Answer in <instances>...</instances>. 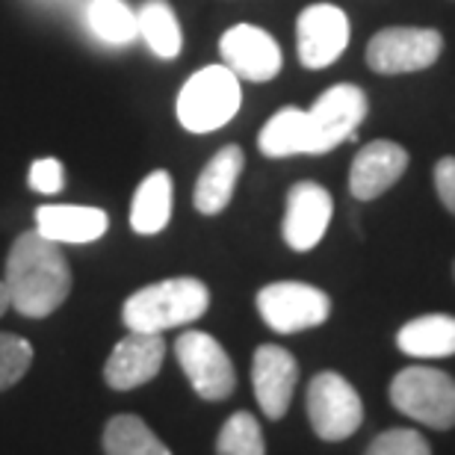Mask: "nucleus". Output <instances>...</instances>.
<instances>
[{"mask_svg": "<svg viewBox=\"0 0 455 455\" xmlns=\"http://www.w3.org/2000/svg\"><path fill=\"white\" fill-rule=\"evenodd\" d=\"M367 110L370 104L361 86L338 84L325 89L311 110L281 107L258 133V148L272 160L296 154H329L358 136Z\"/></svg>", "mask_w": 455, "mask_h": 455, "instance_id": "nucleus-1", "label": "nucleus"}, {"mask_svg": "<svg viewBox=\"0 0 455 455\" xmlns=\"http://www.w3.org/2000/svg\"><path fill=\"white\" fill-rule=\"evenodd\" d=\"M4 284L9 290V305L21 316H51L71 293V267L60 243L39 231H24L6 254Z\"/></svg>", "mask_w": 455, "mask_h": 455, "instance_id": "nucleus-2", "label": "nucleus"}, {"mask_svg": "<svg viewBox=\"0 0 455 455\" xmlns=\"http://www.w3.org/2000/svg\"><path fill=\"white\" fill-rule=\"evenodd\" d=\"M211 307V290L204 281L193 275L154 281V284L136 290L127 296L122 307V320L131 331L163 334L202 320Z\"/></svg>", "mask_w": 455, "mask_h": 455, "instance_id": "nucleus-3", "label": "nucleus"}, {"mask_svg": "<svg viewBox=\"0 0 455 455\" xmlns=\"http://www.w3.org/2000/svg\"><path fill=\"white\" fill-rule=\"evenodd\" d=\"M240 77L228 66H204L180 86L178 122L189 133H213L240 113Z\"/></svg>", "mask_w": 455, "mask_h": 455, "instance_id": "nucleus-4", "label": "nucleus"}, {"mask_svg": "<svg viewBox=\"0 0 455 455\" xmlns=\"http://www.w3.org/2000/svg\"><path fill=\"white\" fill-rule=\"evenodd\" d=\"M387 394L399 414L429 429L450 432L455 426V379L450 372L414 363L396 372Z\"/></svg>", "mask_w": 455, "mask_h": 455, "instance_id": "nucleus-5", "label": "nucleus"}, {"mask_svg": "<svg viewBox=\"0 0 455 455\" xmlns=\"http://www.w3.org/2000/svg\"><path fill=\"white\" fill-rule=\"evenodd\" d=\"M307 420L320 441L338 443L352 438L363 423V403L361 394L352 387V381H346L340 372L323 370L316 372L307 385Z\"/></svg>", "mask_w": 455, "mask_h": 455, "instance_id": "nucleus-6", "label": "nucleus"}, {"mask_svg": "<svg viewBox=\"0 0 455 455\" xmlns=\"http://www.w3.org/2000/svg\"><path fill=\"white\" fill-rule=\"evenodd\" d=\"M260 320L278 334H299L316 329L331 316V299L325 290L305 281H272L258 290Z\"/></svg>", "mask_w": 455, "mask_h": 455, "instance_id": "nucleus-7", "label": "nucleus"}, {"mask_svg": "<svg viewBox=\"0 0 455 455\" xmlns=\"http://www.w3.org/2000/svg\"><path fill=\"white\" fill-rule=\"evenodd\" d=\"M175 358L204 403H222L236 390V370L225 346L207 331L189 329L175 340Z\"/></svg>", "mask_w": 455, "mask_h": 455, "instance_id": "nucleus-8", "label": "nucleus"}, {"mask_svg": "<svg viewBox=\"0 0 455 455\" xmlns=\"http://www.w3.org/2000/svg\"><path fill=\"white\" fill-rule=\"evenodd\" d=\"M443 39L432 27H385L367 44V66L376 75H411L438 62Z\"/></svg>", "mask_w": 455, "mask_h": 455, "instance_id": "nucleus-9", "label": "nucleus"}, {"mask_svg": "<svg viewBox=\"0 0 455 455\" xmlns=\"http://www.w3.org/2000/svg\"><path fill=\"white\" fill-rule=\"evenodd\" d=\"M349 44V18L334 4H314L299 12L296 51L305 68H329Z\"/></svg>", "mask_w": 455, "mask_h": 455, "instance_id": "nucleus-10", "label": "nucleus"}, {"mask_svg": "<svg viewBox=\"0 0 455 455\" xmlns=\"http://www.w3.org/2000/svg\"><path fill=\"white\" fill-rule=\"evenodd\" d=\"M334 213L331 193L325 187H320L316 180H299L290 187L287 204H284V243L293 251H311L320 245V240L329 231Z\"/></svg>", "mask_w": 455, "mask_h": 455, "instance_id": "nucleus-11", "label": "nucleus"}, {"mask_svg": "<svg viewBox=\"0 0 455 455\" xmlns=\"http://www.w3.org/2000/svg\"><path fill=\"white\" fill-rule=\"evenodd\" d=\"M222 66H228L240 80L267 84L284 66L278 42L254 24H236L220 39Z\"/></svg>", "mask_w": 455, "mask_h": 455, "instance_id": "nucleus-12", "label": "nucleus"}, {"mask_svg": "<svg viewBox=\"0 0 455 455\" xmlns=\"http://www.w3.org/2000/svg\"><path fill=\"white\" fill-rule=\"evenodd\" d=\"M299 385V361L284 346L263 343L251 358V387L260 411L269 420H281L290 411Z\"/></svg>", "mask_w": 455, "mask_h": 455, "instance_id": "nucleus-13", "label": "nucleus"}, {"mask_svg": "<svg viewBox=\"0 0 455 455\" xmlns=\"http://www.w3.org/2000/svg\"><path fill=\"white\" fill-rule=\"evenodd\" d=\"M163 358H166L163 334L131 331L113 346L110 358L104 363V381L113 390L142 387L163 370Z\"/></svg>", "mask_w": 455, "mask_h": 455, "instance_id": "nucleus-14", "label": "nucleus"}, {"mask_svg": "<svg viewBox=\"0 0 455 455\" xmlns=\"http://www.w3.org/2000/svg\"><path fill=\"white\" fill-rule=\"evenodd\" d=\"M408 151L403 145L390 140L367 142L355 154L349 169V193L358 202H372V198L385 196L408 169Z\"/></svg>", "mask_w": 455, "mask_h": 455, "instance_id": "nucleus-15", "label": "nucleus"}, {"mask_svg": "<svg viewBox=\"0 0 455 455\" xmlns=\"http://www.w3.org/2000/svg\"><path fill=\"white\" fill-rule=\"evenodd\" d=\"M110 228V220L101 207L84 204H44L36 211V231L53 243L84 245L101 240Z\"/></svg>", "mask_w": 455, "mask_h": 455, "instance_id": "nucleus-16", "label": "nucleus"}, {"mask_svg": "<svg viewBox=\"0 0 455 455\" xmlns=\"http://www.w3.org/2000/svg\"><path fill=\"white\" fill-rule=\"evenodd\" d=\"M245 154L240 145H225L211 157L196 180L193 204L202 216H220L234 198L236 180L243 175Z\"/></svg>", "mask_w": 455, "mask_h": 455, "instance_id": "nucleus-17", "label": "nucleus"}, {"mask_svg": "<svg viewBox=\"0 0 455 455\" xmlns=\"http://www.w3.org/2000/svg\"><path fill=\"white\" fill-rule=\"evenodd\" d=\"M396 346L411 358H450L455 355V316L423 314L396 331Z\"/></svg>", "mask_w": 455, "mask_h": 455, "instance_id": "nucleus-18", "label": "nucleus"}, {"mask_svg": "<svg viewBox=\"0 0 455 455\" xmlns=\"http://www.w3.org/2000/svg\"><path fill=\"white\" fill-rule=\"evenodd\" d=\"M172 220V175L169 172H151L136 187L131 204V228L142 236L160 234Z\"/></svg>", "mask_w": 455, "mask_h": 455, "instance_id": "nucleus-19", "label": "nucleus"}, {"mask_svg": "<svg viewBox=\"0 0 455 455\" xmlns=\"http://www.w3.org/2000/svg\"><path fill=\"white\" fill-rule=\"evenodd\" d=\"M104 455H172L151 426L136 414H116L107 420L101 435Z\"/></svg>", "mask_w": 455, "mask_h": 455, "instance_id": "nucleus-20", "label": "nucleus"}, {"mask_svg": "<svg viewBox=\"0 0 455 455\" xmlns=\"http://www.w3.org/2000/svg\"><path fill=\"white\" fill-rule=\"evenodd\" d=\"M136 24H140V36L151 48L154 57L175 60L180 48H184L178 15L166 0H145L140 12H136Z\"/></svg>", "mask_w": 455, "mask_h": 455, "instance_id": "nucleus-21", "label": "nucleus"}, {"mask_svg": "<svg viewBox=\"0 0 455 455\" xmlns=\"http://www.w3.org/2000/svg\"><path fill=\"white\" fill-rule=\"evenodd\" d=\"M86 21L89 30L107 44H127L140 36L136 12L124 0H92L86 9Z\"/></svg>", "mask_w": 455, "mask_h": 455, "instance_id": "nucleus-22", "label": "nucleus"}, {"mask_svg": "<svg viewBox=\"0 0 455 455\" xmlns=\"http://www.w3.org/2000/svg\"><path fill=\"white\" fill-rule=\"evenodd\" d=\"M216 455H267L258 417L249 411H234L228 417L216 438Z\"/></svg>", "mask_w": 455, "mask_h": 455, "instance_id": "nucleus-23", "label": "nucleus"}, {"mask_svg": "<svg viewBox=\"0 0 455 455\" xmlns=\"http://www.w3.org/2000/svg\"><path fill=\"white\" fill-rule=\"evenodd\" d=\"M33 363V346L30 340L18 338V334L0 331V394L15 387L27 376Z\"/></svg>", "mask_w": 455, "mask_h": 455, "instance_id": "nucleus-24", "label": "nucleus"}, {"mask_svg": "<svg viewBox=\"0 0 455 455\" xmlns=\"http://www.w3.org/2000/svg\"><path fill=\"white\" fill-rule=\"evenodd\" d=\"M363 455H432V447L417 429H399V426H394V429L376 435L367 443Z\"/></svg>", "mask_w": 455, "mask_h": 455, "instance_id": "nucleus-25", "label": "nucleus"}, {"mask_svg": "<svg viewBox=\"0 0 455 455\" xmlns=\"http://www.w3.org/2000/svg\"><path fill=\"white\" fill-rule=\"evenodd\" d=\"M27 184H30L33 193L57 196L60 189H62V184H66V172H62V163L57 157L33 160L30 175H27Z\"/></svg>", "mask_w": 455, "mask_h": 455, "instance_id": "nucleus-26", "label": "nucleus"}, {"mask_svg": "<svg viewBox=\"0 0 455 455\" xmlns=\"http://www.w3.org/2000/svg\"><path fill=\"white\" fill-rule=\"evenodd\" d=\"M435 189L441 204L455 216V157H441L435 166Z\"/></svg>", "mask_w": 455, "mask_h": 455, "instance_id": "nucleus-27", "label": "nucleus"}, {"mask_svg": "<svg viewBox=\"0 0 455 455\" xmlns=\"http://www.w3.org/2000/svg\"><path fill=\"white\" fill-rule=\"evenodd\" d=\"M9 307H12V305H9V290L4 284V278H0V316H4Z\"/></svg>", "mask_w": 455, "mask_h": 455, "instance_id": "nucleus-28", "label": "nucleus"}, {"mask_svg": "<svg viewBox=\"0 0 455 455\" xmlns=\"http://www.w3.org/2000/svg\"><path fill=\"white\" fill-rule=\"evenodd\" d=\"M452 272H455V269H452Z\"/></svg>", "mask_w": 455, "mask_h": 455, "instance_id": "nucleus-29", "label": "nucleus"}]
</instances>
